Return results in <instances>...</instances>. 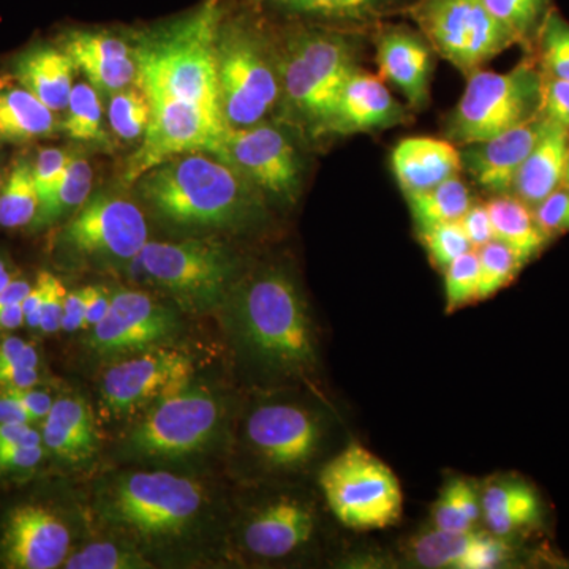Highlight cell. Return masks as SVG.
Masks as SVG:
<instances>
[{
    "label": "cell",
    "mask_w": 569,
    "mask_h": 569,
    "mask_svg": "<svg viewBox=\"0 0 569 569\" xmlns=\"http://www.w3.org/2000/svg\"><path fill=\"white\" fill-rule=\"evenodd\" d=\"M222 0H204L173 21L130 37L134 84L151 103V122L127 167L126 182L181 153L209 152L228 130L217 82L216 41Z\"/></svg>",
    "instance_id": "cell-1"
},
{
    "label": "cell",
    "mask_w": 569,
    "mask_h": 569,
    "mask_svg": "<svg viewBox=\"0 0 569 569\" xmlns=\"http://www.w3.org/2000/svg\"><path fill=\"white\" fill-rule=\"evenodd\" d=\"M138 193L164 222L190 230H250L266 219L264 194L212 153H181L138 178Z\"/></svg>",
    "instance_id": "cell-2"
},
{
    "label": "cell",
    "mask_w": 569,
    "mask_h": 569,
    "mask_svg": "<svg viewBox=\"0 0 569 569\" xmlns=\"http://www.w3.org/2000/svg\"><path fill=\"white\" fill-rule=\"evenodd\" d=\"M279 41L280 100L284 119L299 129L326 133L343 82L362 51V31L295 21Z\"/></svg>",
    "instance_id": "cell-3"
},
{
    "label": "cell",
    "mask_w": 569,
    "mask_h": 569,
    "mask_svg": "<svg viewBox=\"0 0 569 569\" xmlns=\"http://www.w3.org/2000/svg\"><path fill=\"white\" fill-rule=\"evenodd\" d=\"M242 339L254 356L284 373L317 362L312 321L298 284L280 268H266L234 291Z\"/></svg>",
    "instance_id": "cell-4"
},
{
    "label": "cell",
    "mask_w": 569,
    "mask_h": 569,
    "mask_svg": "<svg viewBox=\"0 0 569 569\" xmlns=\"http://www.w3.org/2000/svg\"><path fill=\"white\" fill-rule=\"evenodd\" d=\"M247 10L230 20L224 14L217 32V82L228 129L263 122L280 100L279 41Z\"/></svg>",
    "instance_id": "cell-5"
},
{
    "label": "cell",
    "mask_w": 569,
    "mask_h": 569,
    "mask_svg": "<svg viewBox=\"0 0 569 569\" xmlns=\"http://www.w3.org/2000/svg\"><path fill=\"white\" fill-rule=\"evenodd\" d=\"M445 119L447 140L460 146L489 140L542 114L545 74L527 54L507 73L477 70Z\"/></svg>",
    "instance_id": "cell-6"
},
{
    "label": "cell",
    "mask_w": 569,
    "mask_h": 569,
    "mask_svg": "<svg viewBox=\"0 0 569 569\" xmlns=\"http://www.w3.org/2000/svg\"><path fill=\"white\" fill-rule=\"evenodd\" d=\"M328 507L347 529L369 531L395 526L402 518V486L380 458L351 443L320 473Z\"/></svg>",
    "instance_id": "cell-7"
},
{
    "label": "cell",
    "mask_w": 569,
    "mask_h": 569,
    "mask_svg": "<svg viewBox=\"0 0 569 569\" xmlns=\"http://www.w3.org/2000/svg\"><path fill=\"white\" fill-rule=\"evenodd\" d=\"M142 272L183 309L217 307L234 284V254L217 241L148 242L137 257Z\"/></svg>",
    "instance_id": "cell-8"
},
{
    "label": "cell",
    "mask_w": 569,
    "mask_h": 569,
    "mask_svg": "<svg viewBox=\"0 0 569 569\" xmlns=\"http://www.w3.org/2000/svg\"><path fill=\"white\" fill-rule=\"evenodd\" d=\"M403 14L466 77L516 44L482 0H415Z\"/></svg>",
    "instance_id": "cell-9"
},
{
    "label": "cell",
    "mask_w": 569,
    "mask_h": 569,
    "mask_svg": "<svg viewBox=\"0 0 569 569\" xmlns=\"http://www.w3.org/2000/svg\"><path fill=\"white\" fill-rule=\"evenodd\" d=\"M204 503V492L192 479L167 471H140L116 485L111 515L144 535L179 533Z\"/></svg>",
    "instance_id": "cell-10"
},
{
    "label": "cell",
    "mask_w": 569,
    "mask_h": 569,
    "mask_svg": "<svg viewBox=\"0 0 569 569\" xmlns=\"http://www.w3.org/2000/svg\"><path fill=\"white\" fill-rule=\"evenodd\" d=\"M261 193L295 203L301 193L302 163L293 141L274 123L228 129L211 151Z\"/></svg>",
    "instance_id": "cell-11"
},
{
    "label": "cell",
    "mask_w": 569,
    "mask_h": 569,
    "mask_svg": "<svg viewBox=\"0 0 569 569\" xmlns=\"http://www.w3.org/2000/svg\"><path fill=\"white\" fill-rule=\"evenodd\" d=\"M220 403L203 388H183L157 400L130 433V448L148 458H181L211 440L220 421Z\"/></svg>",
    "instance_id": "cell-12"
},
{
    "label": "cell",
    "mask_w": 569,
    "mask_h": 569,
    "mask_svg": "<svg viewBox=\"0 0 569 569\" xmlns=\"http://www.w3.org/2000/svg\"><path fill=\"white\" fill-rule=\"evenodd\" d=\"M63 241L82 257L127 263L137 260L148 244V224L132 201L97 193L71 217Z\"/></svg>",
    "instance_id": "cell-13"
},
{
    "label": "cell",
    "mask_w": 569,
    "mask_h": 569,
    "mask_svg": "<svg viewBox=\"0 0 569 569\" xmlns=\"http://www.w3.org/2000/svg\"><path fill=\"white\" fill-rule=\"evenodd\" d=\"M193 366L189 356L168 347H152L107 370L102 385L103 406L111 415L132 413L189 387Z\"/></svg>",
    "instance_id": "cell-14"
},
{
    "label": "cell",
    "mask_w": 569,
    "mask_h": 569,
    "mask_svg": "<svg viewBox=\"0 0 569 569\" xmlns=\"http://www.w3.org/2000/svg\"><path fill=\"white\" fill-rule=\"evenodd\" d=\"M178 326L174 313L134 290L111 295L110 310L93 326L91 347L99 355L119 356L159 346Z\"/></svg>",
    "instance_id": "cell-15"
},
{
    "label": "cell",
    "mask_w": 569,
    "mask_h": 569,
    "mask_svg": "<svg viewBox=\"0 0 569 569\" xmlns=\"http://www.w3.org/2000/svg\"><path fill=\"white\" fill-rule=\"evenodd\" d=\"M70 531L51 509L20 505L11 509L0 535V561L10 569H52L66 563Z\"/></svg>",
    "instance_id": "cell-16"
},
{
    "label": "cell",
    "mask_w": 569,
    "mask_h": 569,
    "mask_svg": "<svg viewBox=\"0 0 569 569\" xmlns=\"http://www.w3.org/2000/svg\"><path fill=\"white\" fill-rule=\"evenodd\" d=\"M247 437L254 451L271 466H305L321 440L320 422L312 413L291 403L258 407L247 421Z\"/></svg>",
    "instance_id": "cell-17"
},
{
    "label": "cell",
    "mask_w": 569,
    "mask_h": 569,
    "mask_svg": "<svg viewBox=\"0 0 569 569\" xmlns=\"http://www.w3.org/2000/svg\"><path fill=\"white\" fill-rule=\"evenodd\" d=\"M373 31L378 73L406 96L411 110H425L430 100L436 51L418 29L380 22Z\"/></svg>",
    "instance_id": "cell-18"
},
{
    "label": "cell",
    "mask_w": 569,
    "mask_h": 569,
    "mask_svg": "<svg viewBox=\"0 0 569 569\" xmlns=\"http://www.w3.org/2000/svg\"><path fill=\"white\" fill-rule=\"evenodd\" d=\"M546 123L548 119L539 114L489 140L460 146L462 170L486 193H511L516 174L545 132Z\"/></svg>",
    "instance_id": "cell-19"
},
{
    "label": "cell",
    "mask_w": 569,
    "mask_h": 569,
    "mask_svg": "<svg viewBox=\"0 0 569 569\" xmlns=\"http://www.w3.org/2000/svg\"><path fill=\"white\" fill-rule=\"evenodd\" d=\"M410 121V112L389 92L380 77L359 67L342 84L326 133L377 132Z\"/></svg>",
    "instance_id": "cell-20"
},
{
    "label": "cell",
    "mask_w": 569,
    "mask_h": 569,
    "mask_svg": "<svg viewBox=\"0 0 569 569\" xmlns=\"http://www.w3.org/2000/svg\"><path fill=\"white\" fill-rule=\"evenodd\" d=\"M59 48L67 52L74 69L81 70L99 92L112 96L137 80L132 40L100 29H70Z\"/></svg>",
    "instance_id": "cell-21"
},
{
    "label": "cell",
    "mask_w": 569,
    "mask_h": 569,
    "mask_svg": "<svg viewBox=\"0 0 569 569\" xmlns=\"http://www.w3.org/2000/svg\"><path fill=\"white\" fill-rule=\"evenodd\" d=\"M507 538L490 531H448L433 527L410 541V553L430 569H492L512 557Z\"/></svg>",
    "instance_id": "cell-22"
},
{
    "label": "cell",
    "mask_w": 569,
    "mask_h": 569,
    "mask_svg": "<svg viewBox=\"0 0 569 569\" xmlns=\"http://www.w3.org/2000/svg\"><path fill=\"white\" fill-rule=\"evenodd\" d=\"M415 0H266L263 10L291 21L331 28L373 29L395 14H403Z\"/></svg>",
    "instance_id": "cell-23"
},
{
    "label": "cell",
    "mask_w": 569,
    "mask_h": 569,
    "mask_svg": "<svg viewBox=\"0 0 569 569\" xmlns=\"http://www.w3.org/2000/svg\"><path fill=\"white\" fill-rule=\"evenodd\" d=\"M391 168L406 197L460 174L462 160L458 146L447 138L408 137L392 149Z\"/></svg>",
    "instance_id": "cell-24"
},
{
    "label": "cell",
    "mask_w": 569,
    "mask_h": 569,
    "mask_svg": "<svg viewBox=\"0 0 569 569\" xmlns=\"http://www.w3.org/2000/svg\"><path fill=\"white\" fill-rule=\"evenodd\" d=\"M316 529L312 511L293 500L268 505L247 523V549L264 559H280L301 548Z\"/></svg>",
    "instance_id": "cell-25"
},
{
    "label": "cell",
    "mask_w": 569,
    "mask_h": 569,
    "mask_svg": "<svg viewBox=\"0 0 569 569\" xmlns=\"http://www.w3.org/2000/svg\"><path fill=\"white\" fill-rule=\"evenodd\" d=\"M568 157L569 133L548 119L545 132L516 174L511 193L533 209L563 186Z\"/></svg>",
    "instance_id": "cell-26"
},
{
    "label": "cell",
    "mask_w": 569,
    "mask_h": 569,
    "mask_svg": "<svg viewBox=\"0 0 569 569\" xmlns=\"http://www.w3.org/2000/svg\"><path fill=\"white\" fill-rule=\"evenodd\" d=\"M41 425L43 447L50 449L56 458L80 463L91 459L96 452V422L91 408L80 397L54 400Z\"/></svg>",
    "instance_id": "cell-27"
},
{
    "label": "cell",
    "mask_w": 569,
    "mask_h": 569,
    "mask_svg": "<svg viewBox=\"0 0 569 569\" xmlns=\"http://www.w3.org/2000/svg\"><path fill=\"white\" fill-rule=\"evenodd\" d=\"M73 70L67 52L51 44H39L22 52L14 63V74L22 88L54 112L67 110L73 89Z\"/></svg>",
    "instance_id": "cell-28"
},
{
    "label": "cell",
    "mask_w": 569,
    "mask_h": 569,
    "mask_svg": "<svg viewBox=\"0 0 569 569\" xmlns=\"http://www.w3.org/2000/svg\"><path fill=\"white\" fill-rule=\"evenodd\" d=\"M493 239L511 247L529 264L553 241L539 228L533 209L512 193L490 194L488 201Z\"/></svg>",
    "instance_id": "cell-29"
},
{
    "label": "cell",
    "mask_w": 569,
    "mask_h": 569,
    "mask_svg": "<svg viewBox=\"0 0 569 569\" xmlns=\"http://www.w3.org/2000/svg\"><path fill=\"white\" fill-rule=\"evenodd\" d=\"M54 111L24 88L0 91V142H22L56 132Z\"/></svg>",
    "instance_id": "cell-30"
},
{
    "label": "cell",
    "mask_w": 569,
    "mask_h": 569,
    "mask_svg": "<svg viewBox=\"0 0 569 569\" xmlns=\"http://www.w3.org/2000/svg\"><path fill=\"white\" fill-rule=\"evenodd\" d=\"M417 233L437 224L459 222L475 203L473 193L460 174L438 183L426 192L406 194Z\"/></svg>",
    "instance_id": "cell-31"
},
{
    "label": "cell",
    "mask_w": 569,
    "mask_h": 569,
    "mask_svg": "<svg viewBox=\"0 0 569 569\" xmlns=\"http://www.w3.org/2000/svg\"><path fill=\"white\" fill-rule=\"evenodd\" d=\"M489 13L515 39L526 54L533 56L539 32L556 9L553 0H482Z\"/></svg>",
    "instance_id": "cell-32"
},
{
    "label": "cell",
    "mask_w": 569,
    "mask_h": 569,
    "mask_svg": "<svg viewBox=\"0 0 569 569\" xmlns=\"http://www.w3.org/2000/svg\"><path fill=\"white\" fill-rule=\"evenodd\" d=\"M93 173L91 163L82 157L71 156L62 181L44 203L40 204L33 224L48 227L62 217L77 212L92 192Z\"/></svg>",
    "instance_id": "cell-33"
},
{
    "label": "cell",
    "mask_w": 569,
    "mask_h": 569,
    "mask_svg": "<svg viewBox=\"0 0 569 569\" xmlns=\"http://www.w3.org/2000/svg\"><path fill=\"white\" fill-rule=\"evenodd\" d=\"M40 209V197L33 179V164L21 159L0 192V227L21 228L33 223Z\"/></svg>",
    "instance_id": "cell-34"
},
{
    "label": "cell",
    "mask_w": 569,
    "mask_h": 569,
    "mask_svg": "<svg viewBox=\"0 0 569 569\" xmlns=\"http://www.w3.org/2000/svg\"><path fill=\"white\" fill-rule=\"evenodd\" d=\"M482 515L481 496L466 479H452L432 507L433 527L448 531L473 530Z\"/></svg>",
    "instance_id": "cell-35"
},
{
    "label": "cell",
    "mask_w": 569,
    "mask_h": 569,
    "mask_svg": "<svg viewBox=\"0 0 569 569\" xmlns=\"http://www.w3.org/2000/svg\"><path fill=\"white\" fill-rule=\"evenodd\" d=\"M67 116L62 122V130L71 140L108 144L102 121V102L99 91L89 82H78L71 89Z\"/></svg>",
    "instance_id": "cell-36"
},
{
    "label": "cell",
    "mask_w": 569,
    "mask_h": 569,
    "mask_svg": "<svg viewBox=\"0 0 569 569\" xmlns=\"http://www.w3.org/2000/svg\"><path fill=\"white\" fill-rule=\"evenodd\" d=\"M479 260L478 301L492 298L498 291L515 282L526 261L511 247L493 241L477 250Z\"/></svg>",
    "instance_id": "cell-37"
},
{
    "label": "cell",
    "mask_w": 569,
    "mask_h": 569,
    "mask_svg": "<svg viewBox=\"0 0 569 569\" xmlns=\"http://www.w3.org/2000/svg\"><path fill=\"white\" fill-rule=\"evenodd\" d=\"M533 56L545 77L569 81V21L559 10L550 11Z\"/></svg>",
    "instance_id": "cell-38"
},
{
    "label": "cell",
    "mask_w": 569,
    "mask_h": 569,
    "mask_svg": "<svg viewBox=\"0 0 569 569\" xmlns=\"http://www.w3.org/2000/svg\"><path fill=\"white\" fill-rule=\"evenodd\" d=\"M151 103L137 84L127 86L111 96L108 119L114 133L123 141L144 138L151 122Z\"/></svg>",
    "instance_id": "cell-39"
},
{
    "label": "cell",
    "mask_w": 569,
    "mask_h": 569,
    "mask_svg": "<svg viewBox=\"0 0 569 569\" xmlns=\"http://www.w3.org/2000/svg\"><path fill=\"white\" fill-rule=\"evenodd\" d=\"M448 313L478 301L479 260L477 250L460 254L443 271Z\"/></svg>",
    "instance_id": "cell-40"
},
{
    "label": "cell",
    "mask_w": 569,
    "mask_h": 569,
    "mask_svg": "<svg viewBox=\"0 0 569 569\" xmlns=\"http://www.w3.org/2000/svg\"><path fill=\"white\" fill-rule=\"evenodd\" d=\"M426 247L430 263L443 272L460 254L473 250L459 222L437 224L418 233Z\"/></svg>",
    "instance_id": "cell-41"
},
{
    "label": "cell",
    "mask_w": 569,
    "mask_h": 569,
    "mask_svg": "<svg viewBox=\"0 0 569 569\" xmlns=\"http://www.w3.org/2000/svg\"><path fill=\"white\" fill-rule=\"evenodd\" d=\"M66 568L70 569H137L149 568L148 561L132 550L119 548L110 542L86 546L80 552L67 557Z\"/></svg>",
    "instance_id": "cell-42"
},
{
    "label": "cell",
    "mask_w": 569,
    "mask_h": 569,
    "mask_svg": "<svg viewBox=\"0 0 569 569\" xmlns=\"http://www.w3.org/2000/svg\"><path fill=\"white\" fill-rule=\"evenodd\" d=\"M71 156L63 149H41L37 162L33 164V179H36L37 192H39L40 204L44 203L54 192L56 187L62 181L69 167Z\"/></svg>",
    "instance_id": "cell-43"
},
{
    "label": "cell",
    "mask_w": 569,
    "mask_h": 569,
    "mask_svg": "<svg viewBox=\"0 0 569 569\" xmlns=\"http://www.w3.org/2000/svg\"><path fill=\"white\" fill-rule=\"evenodd\" d=\"M535 219L549 238L569 233V190L565 186L553 190L533 208Z\"/></svg>",
    "instance_id": "cell-44"
},
{
    "label": "cell",
    "mask_w": 569,
    "mask_h": 569,
    "mask_svg": "<svg viewBox=\"0 0 569 569\" xmlns=\"http://www.w3.org/2000/svg\"><path fill=\"white\" fill-rule=\"evenodd\" d=\"M542 114L569 133V81L545 77Z\"/></svg>",
    "instance_id": "cell-45"
},
{
    "label": "cell",
    "mask_w": 569,
    "mask_h": 569,
    "mask_svg": "<svg viewBox=\"0 0 569 569\" xmlns=\"http://www.w3.org/2000/svg\"><path fill=\"white\" fill-rule=\"evenodd\" d=\"M67 290L58 277H48L47 293L41 305L40 331L44 335H54L62 329L63 306H66Z\"/></svg>",
    "instance_id": "cell-46"
},
{
    "label": "cell",
    "mask_w": 569,
    "mask_h": 569,
    "mask_svg": "<svg viewBox=\"0 0 569 569\" xmlns=\"http://www.w3.org/2000/svg\"><path fill=\"white\" fill-rule=\"evenodd\" d=\"M43 445H0V475L26 473L39 467L43 459Z\"/></svg>",
    "instance_id": "cell-47"
},
{
    "label": "cell",
    "mask_w": 569,
    "mask_h": 569,
    "mask_svg": "<svg viewBox=\"0 0 569 569\" xmlns=\"http://www.w3.org/2000/svg\"><path fill=\"white\" fill-rule=\"evenodd\" d=\"M459 223L473 250L481 249L482 246L493 241V228L486 201L485 203L482 201H475L470 209L463 213Z\"/></svg>",
    "instance_id": "cell-48"
},
{
    "label": "cell",
    "mask_w": 569,
    "mask_h": 569,
    "mask_svg": "<svg viewBox=\"0 0 569 569\" xmlns=\"http://www.w3.org/2000/svg\"><path fill=\"white\" fill-rule=\"evenodd\" d=\"M40 356L32 343L20 337H6L0 342V369L7 366L39 367Z\"/></svg>",
    "instance_id": "cell-49"
},
{
    "label": "cell",
    "mask_w": 569,
    "mask_h": 569,
    "mask_svg": "<svg viewBox=\"0 0 569 569\" xmlns=\"http://www.w3.org/2000/svg\"><path fill=\"white\" fill-rule=\"evenodd\" d=\"M2 391L13 397L24 408L26 413L31 417L33 422L43 421L48 413H50L52 403H54V400H52L48 392L37 391L33 388H6Z\"/></svg>",
    "instance_id": "cell-50"
},
{
    "label": "cell",
    "mask_w": 569,
    "mask_h": 569,
    "mask_svg": "<svg viewBox=\"0 0 569 569\" xmlns=\"http://www.w3.org/2000/svg\"><path fill=\"white\" fill-rule=\"evenodd\" d=\"M86 326H97L107 317L111 305V293L103 287H84Z\"/></svg>",
    "instance_id": "cell-51"
},
{
    "label": "cell",
    "mask_w": 569,
    "mask_h": 569,
    "mask_svg": "<svg viewBox=\"0 0 569 569\" xmlns=\"http://www.w3.org/2000/svg\"><path fill=\"white\" fill-rule=\"evenodd\" d=\"M48 277H50V272H40L36 284L26 296L24 301L21 302L22 310H24L26 325L29 328H40L41 305H43L44 293H47Z\"/></svg>",
    "instance_id": "cell-52"
},
{
    "label": "cell",
    "mask_w": 569,
    "mask_h": 569,
    "mask_svg": "<svg viewBox=\"0 0 569 569\" xmlns=\"http://www.w3.org/2000/svg\"><path fill=\"white\" fill-rule=\"evenodd\" d=\"M0 445H26V447H39L43 445V438L39 430L31 425H10L0 422Z\"/></svg>",
    "instance_id": "cell-53"
},
{
    "label": "cell",
    "mask_w": 569,
    "mask_h": 569,
    "mask_svg": "<svg viewBox=\"0 0 569 569\" xmlns=\"http://www.w3.org/2000/svg\"><path fill=\"white\" fill-rule=\"evenodd\" d=\"M40 381L39 367L7 366L0 369V388H33Z\"/></svg>",
    "instance_id": "cell-54"
},
{
    "label": "cell",
    "mask_w": 569,
    "mask_h": 569,
    "mask_svg": "<svg viewBox=\"0 0 569 569\" xmlns=\"http://www.w3.org/2000/svg\"><path fill=\"white\" fill-rule=\"evenodd\" d=\"M86 326L84 291L77 290L67 293L66 306H63L62 329L67 332H74Z\"/></svg>",
    "instance_id": "cell-55"
},
{
    "label": "cell",
    "mask_w": 569,
    "mask_h": 569,
    "mask_svg": "<svg viewBox=\"0 0 569 569\" xmlns=\"http://www.w3.org/2000/svg\"><path fill=\"white\" fill-rule=\"evenodd\" d=\"M0 422L10 425H33L31 417L26 413L24 408L10 395L0 389Z\"/></svg>",
    "instance_id": "cell-56"
},
{
    "label": "cell",
    "mask_w": 569,
    "mask_h": 569,
    "mask_svg": "<svg viewBox=\"0 0 569 569\" xmlns=\"http://www.w3.org/2000/svg\"><path fill=\"white\" fill-rule=\"evenodd\" d=\"M31 283L28 280H11L2 291H0V312L7 307L21 305L26 296L31 291Z\"/></svg>",
    "instance_id": "cell-57"
},
{
    "label": "cell",
    "mask_w": 569,
    "mask_h": 569,
    "mask_svg": "<svg viewBox=\"0 0 569 569\" xmlns=\"http://www.w3.org/2000/svg\"><path fill=\"white\" fill-rule=\"evenodd\" d=\"M26 325L24 310L21 305L7 307L0 312V332H10Z\"/></svg>",
    "instance_id": "cell-58"
},
{
    "label": "cell",
    "mask_w": 569,
    "mask_h": 569,
    "mask_svg": "<svg viewBox=\"0 0 569 569\" xmlns=\"http://www.w3.org/2000/svg\"><path fill=\"white\" fill-rule=\"evenodd\" d=\"M11 282V276L7 266L3 264V261L0 260V291L7 287Z\"/></svg>",
    "instance_id": "cell-59"
},
{
    "label": "cell",
    "mask_w": 569,
    "mask_h": 569,
    "mask_svg": "<svg viewBox=\"0 0 569 569\" xmlns=\"http://www.w3.org/2000/svg\"><path fill=\"white\" fill-rule=\"evenodd\" d=\"M266 0H241L246 9L260 10L263 9Z\"/></svg>",
    "instance_id": "cell-60"
},
{
    "label": "cell",
    "mask_w": 569,
    "mask_h": 569,
    "mask_svg": "<svg viewBox=\"0 0 569 569\" xmlns=\"http://www.w3.org/2000/svg\"><path fill=\"white\" fill-rule=\"evenodd\" d=\"M563 186L569 190V157L567 163V170H565Z\"/></svg>",
    "instance_id": "cell-61"
},
{
    "label": "cell",
    "mask_w": 569,
    "mask_h": 569,
    "mask_svg": "<svg viewBox=\"0 0 569 569\" xmlns=\"http://www.w3.org/2000/svg\"><path fill=\"white\" fill-rule=\"evenodd\" d=\"M2 187H3V179H2V173H0V192H2Z\"/></svg>",
    "instance_id": "cell-62"
}]
</instances>
